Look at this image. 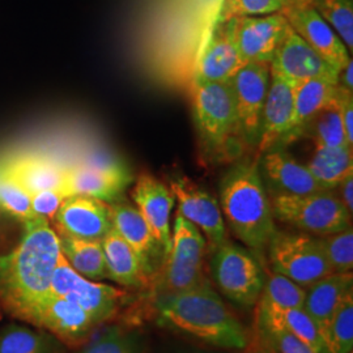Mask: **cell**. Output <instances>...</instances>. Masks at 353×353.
Wrapping results in <instances>:
<instances>
[{
	"label": "cell",
	"instance_id": "1",
	"mask_svg": "<svg viewBox=\"0 0 353 353\" xmlns=\"http://www.w3.org/2000/svg\"><path fill=\"white\" fill-rule=\"evenodd\" d=\"M59 255V237L48 219L33 216L24 221L17 246L0 256V306L23 321L50 293Z\"/></svg>",
	"mask_w": 353,
	"mask_h": 353
},
{
	"label": "cell",
	"instance_id": "2",
	"mask_svg": "<svg viewBox=\"0 0 353 353\" xmlns=\"http://www.w3.org/2000/svg\"><path fill=\"white\" fill-rule=\"evenodd\" d=\"M156 312L165 326L207 344L225 350H243L248 345L245 327L210 284L160 294Z\"/></svg>",
	"mask_w": 353,
	"mask_h": 353
},
{
	"label": "cell",
	"instance_id": "3",
	"mask_svg": "<svg viewBox=\"0 0 353 353\" xmlns=\"http://www.w3.org/2000/svg\"><path fill=\"white\" fill-rule=\"evenodd\" d=\"M219 196L234 236L252 252H263L276 227L258 163L233 165L220 181Z\"/></svg>",
	"mask_w": 353,
	"mask_h": 353
},
{
	"label": "cell",
	"instance_id": "4",
	"mask_svg": "<svg viewBox=\"0 0 353 353\" xmlns=\"http://www.w3.org/2000/svg\"><path fill=\"white\" fill-rule=\"evenodd\" d=\"M192 109L204 151L217 159H234L245 144L232 81H195Z\"/></svg>",
	"mask_w": 353,
	"mask_h": 353
},
{
	"label": "cell",
	"instance_id": "5",
	"mask_svg": "<svg viewBox=\"0 0 353 353\" xmlns=\"http://www.w3.org/2000/svg\"><path fill=\"white\" fill-rule=\"evenodd\" d=\"M270 202L276 220L316 237L351 227L352 216L332 191L270 196Z\"/></svg>",
	"mask_w": 353,
	"mask_h": 353
},
{
	"label": "cell",
	"instance_id": "6",
	"mask_svg": "<svg viewBox=\"0 0 353 353\" xmlns=\"http://www.w3.org/2000/svg\"><path fill=\"white\" fill-rule=\"evenodd\" d=\"M265 250L272 272L290 279L303 288L334 274L319 237L313 234L276 229Z\"/></svg>",
	"mask_w": 353,
	"mask_h": 353
},
{
	"label": "cell",
	"instance_id": "7",
	"mask_svg": "<svg viewBox=\"0 0 353 353\" xmlns=\"http://www.w3.org/2000/svg\"><path fill=\"white\" fill-rule=\"evenodd\" d=\"M211 272L220 292L239 306H254L265 287L263 268L254 252L228 240L214 249Z\"/></svg>",
	"mask_w": 353,
	"mask_h": 353
},
{
	"label": "cell",
	"instance_id": "8",
	"mask_svg": "<svg viewBox=\"0 0 353 353\" xmlns=\"http://www.w3.org/2000/svg\"><path fill=\"white\" fill-rule=\"evenodd\" d=\"M207 240L202 232L176 214L172 227L170 249L165 256L163 293H176L208 285L203 274Z\"/></svg>",
	"mask_w": 353,
	"mask_h": 353
},
{
	"label": "cell",
	"instance_id": "9",
	"mask_svg": "<svg viewBox=\"0 0 353 353\" xmlns=\"http://www.w3.org/2000/svg\"><path fill=\"white\" fill-rule=\"evenodd\" d=\"M50 293L64 297L88 314L96 325L110 321L126 301L125 292L77 274L62 252L51 279Z\"/></svg>",
	"mask_w": 353,
	"mask_h": 353
},
{
	"label": "cell",
	"instance_id": "10",
	"mask_svg": "<svg viewBox=\"0 0 353 353\" xmlns=\"http://www.w3.org/2000/svg\"><path fill=\"white\" fill-rule=\"evenodd\" d=\"M132 176L126 166L110 157L93 156L88 160L67 168L64 194L68 196L83 195L102 202H117Z\"/></svg>",
	"mask_w": 353,
	"mask_h": 353
},
{
	"label": "cell",
	"instance_id": "11",
	"mask_svg": "<svg viewBox=\"0 0 353 353\" xmlns=\"http://www.w3.org/2000/svg\"><path fill=\"white\" fill-rule=\"evenodd\" d=\"M280 12L288 26L338 71L352 58L341 37L309 0H288Z\"/></svg>",
	"mask_w": 353,
	"mask_h": 353
},
{
	"label": "cell",
	"instance_id": "12",
	"mask_svg": "<svg viewBox=\"0 0 353 353\" xmlns=\"http://www.w3.org/2000/svg\"><path fill=\"white\" fill-rule=\"evenodd\" d=\"M168 186L178 203V214L202 232L211 248L228 241L227 224L214 196L183 176L172 178Z\"/></svg>",
	"mask_w": 353,
	"mask_h": 353
},
{
	"label": "cell",
	"instance_id": "13",
	"mask_svg": "<svg viewBox=\"0 0 353 353\" xmlns=\"http://www.w3.org/2000/svg\"><path fill=\"white\" fill-rule=\"evenodd\" d=\"M23 321L70 345L85 341L97 326L80 306L52 293L39 300Z\"/></svg>",
	"mask_w": 353,
	"mask_h": 353
},
{
	"label": "cell",
	"instance_id": "14",
	"mask_svg": "<svg viewBox=\"0 0 353 353\" xmlns=\"http://www.w3.org/2000/svg\"><path fill=\"white\" fill-rule=\"evenodd\" d=\"M243 144L256 147L270 85V64L248 63L232 80Z\"/></svg>",
	"mask_w": 353,
	"mask_h": 353
},
{
	"label": "cell",
	"instance_id": "15",
	"mask_svg": "<svg viewBox=\"0 0 353 353\" xmlns=\"http://www.w3.org/2000/svg\"><path fill=\"white\" fill-rule=\"evenodd\" d=\"M270 74L299 84L318 77L338 79L339 71L288 26L270 63Z\"/></svg>",
	"mask_w": 353,
	"mask_h": 353
},
{
	"label": "cell",
	"instance_id": "16",
	"mask_svg": "<svg viewBox=\"0 0 353 353\" xmlns=\"http://www.w3.org/2000/svg\"><path fill=\"white\" fill-rule=\"evenodd\" d=\"M287 28L281 12L232 19L236 46L248 63H271Z\"/></svg>",
	"mask_w": 353,
	"mask_h": 353
},
{
	"label": "cell",
	"instance_id": "17",
	"mask_svg": "<svg viewBox=\"0 0 353 353\" xmlns=\"http://www.w3.org/2000/svg\"><path fill=\"white\" fill-rule=\"evenodd\" d=\"M54 224L59 236L101 241L113 229L110 203L83 195L68 196L55 214Z\"/></svg>",
	"mask_w": 353,
	"mask_h": 353
},
{
	"label": "cell",
	"instance_id": "18",
	"mask_svg": "<svg viewBox=\"0 0 353 353\" xmlns=\"http://www.w3.org/2000/svg\"><path fill=\"white\" fill-rule=\"evenodd\" d=\"M131 198L166 256L172 240L170 217L176 204L173 192L156 176L141 174L131 190Z\"/></svg>",
	"mask_w": 353,
	"mask_h": 353
},
{
	"label": "cell",
	"instance_id": "19",
	"mask_svg": "<svg viewBox=\"0 0 353 353\" xmlns=\"http://www.w3.org/2000/svg\"><path fill=\"white\" fill-rule=\"evenodd\" d=\"M261 156L258 168L268 196L306 195L326 191L318 185L306 165L300 164L284 148L276 147Z\"/></svg>",
	"mask_w": 353,
	"mask_h": 353
},
{
	"label": "cell",
	"instance_id": "20",
	"mask_svg": "<svg viewBox=\"0 0 353 353\" xmlns=\"http://www.w3.org/2000/svg\"><path fill=\"white\" fill-rule=\"evenodd\" d=\"M246 64L233 38L232 19L220 20L198 63L195 81H232Z\"/></svg>",
	"mask_w": 353,
	"mask_h": 353
},
{
	"label": "cell",
	"instance_id": "21",
	"mask_svg": "<svg viewBox=\"0 0 353 353\" xmlns=\"http://www.w3.org/2000/svg\"><path fill=\"white\" fill-rule=\"evenodd\" d=\"M294 85L288 80L270 74V85L265 96L261 134L256 150L259 154L276 148L288 131L292 113Z\"/></svg>",
	"mask_w": 353,
	"mask_h": 353
},
{
	"label": "cell",
	"instance_id": "22",
	"mask_svg": "<svg viewBox=\"0 0 353 353\" xmlns=\"http://www.w3.org/2000/svg\"><path fill=\"white\" fill-rule=\"evenodd\" d=\"M113 229L126 241L139 258L147 278L154 272L161 248L154 240L151 229L137 207L125 202L110 203Z\"/></svg>",
	"mask_w": 353,
	"mask_h": 353
},
{
	"label": "cell",
	"instance_id": "23",
	"mask_svg": "<svg viewBox=\"0 0 353 353\" xmlns=\"http://www.w3.org/2000/svg\"><path fill=\"white\" fill-rule=\"evenodd\" d=\"M6 174L19 182L32 195L43 190L63 191L67 168L48 156L28 153L7 157Z\"/></svg>",
	"mask_w": 353,
	"mask_h": 353
},
{
	"label": "cell",
	"instance_id": "24",
	"mask_svg": "<svg viewBox=\"0 0 353 353\" xmlns=\"http://www.w3.org/2000/svg\"><path fill=\"white\" fill-rule=\"evenodd\" d=\"M338 89V79L318 77L306 80L294 85L293 113L288 131L280 141L279 147L284 148L287 144L300 139L303 127L325 105L331 101Z\"/></svg>",
	"mask_w": 353,
	"mask_h": 353
},
{
	"label": "cell",
	"instance_id": "25",
	"mask_svg": "<svg viewBox=\"0 0 353 353\" xmlns=\"http://www.w3.org/2000/svg\"><path fill=\"white\" fill-rule=\"evenodd\" d=\"M352 272L330 274L307 287L303 310L314 319L318 327H323L344 299L352 293Z\"/></svg>",
	"mask_w": 353,
	"mask_h": 353
},
{
	"label": "cell",
	"instance_id": "26",
	"mask_svg": "<svg viewBox=\"0 0 353 353\" xmlns=\"http://www.w3.org/2000/svg\"><path fill=\"white\" fill-rule=\"evenodd\" d=\"M101 246L106 278L127 288H138L147 281L138 255L114 229L102 239Z\"/></svg>",
	"mask_w": 353,
	"mask_h": 353
},
{
	"label": "cell",
	"instance_id": "27",
	"mask_svg": "<svg viewBox=\"0 0 353 353\" xmlns=\"http://www.w3.org/2000/svg\"><path fill=\"white\" fill-rule=\"evenodd\" d=\"M306 168L322 189L331 191L353 174V147H316Z\"/></svg>",
	"mask_w": 353,
	"mask_h": 353
},
{
	"label": "cell",
	"instance_id": "28",
	"mask_svg": "<svg viewBox=\"0 0 353 353\" xmlns=\"http://www.w3.org/2000/svg\"><path fill=\"white\" fill-rule=\"evenodd\" d=\"M256 303L258 312L263 313L283 327L290 330L292 334L301 339L314 352H323V343L319 334V327L314 319L303 310V307H280L267 301L263 297H259Z\"/></svg>",
	"mask_w": 353,
	"mask_h": 353
},
{
	"label": "cell",
	"instance_id": "29",
	"mask_svg": "<svg viewBox=\"0 0 353 353\" xmlns=\"http://www.w3.org/2000/svg\"><path fill=\"white\" fill-rule=\"evenodd\" d=\"M63 343L50 332L11 323L0 330V353H62Z\"/></svg>",
	"mask_w": 353,
	"mask_h": 353
},
{
	"label": "cell",
	"instance_id": "30",
	"mask_svg": "<svg viewBox=\"0 0 353 353\" xmlns=\"http://www.w3.org/2000/svg\"><path fill=\"white\" fill-rule=\"evenodd\" d=\"M61 252L77 274L89 280L106 278L101 241L81 240L59 236Z\"/></svg>",
	"mask_w": 353,
	"mask_h": 353
},
{
	"label": "cell",
	"instance_id": "31",
	"mask_svg": "<svg viewBox=\"0 0 353 353\" xmlns=\"http://www.w3.org/2000/svg\"><path fill=\"white\" fill-rule=\"evenodd\" d=\"M300 139H310L316 147H343L350 145L345 139L341 123V105L338 89L335 97L325 105L303 127ZM351 147V145H350Z\"/></svg>",
	"mask_w": 353,
	"mask_h": 353
},
{
	"label": "cell",
	"instance_id": "32",
	"mask_svg": "<svg viewBox=\"0 0 353 353\" xmlns=\"http://www.w3.org/2000/svg\"><path fill=\"white\" fill-rule=\"evenodd\" d=\"M319 334L326 352H352L353 292L344 299L327 323L319 328Z\"/></svg>",
	"mask_w": 353,
	"mask_h": 353
},
{
	"label": "cell",
	"instance_id": "33",
	"mask_svg": "<svg viewBox=\"0 0 353 353\" xmlns=\"http://www.w3.org/2000/svg\"><path fill=\"white\" fill-rule=\"evenodd\" d=\"M256 325L261 341L270 353H316L290 330L258 312Z\"/></svg>",
	"mask_w": 353,
	"mask_h": 353
},
{
	"label": "cell",
	"instance_id": "34",
	"mask_svg": "<svg viewBox=\"0 0 353 353\" xmlns=\"http://www.w3.org/2000/svg\"><path fill=\"white\" fill-rule=\"evenodd\" d=\"M341 37L343 43L353 51V0H309Z\"/></svg>",
	"mask_w": 353,
	"mask_h": 353
},
{
	"label": "cell",
	"instance_id": "35",
	"mask_svg": "<svg viewBox=\"0 0 353 353\" xmlns=\"http://www.w3.org/2000/svg\"><path fill=\"white\" fill-rule=\"evenodd\" d=\"M328 265L335 274H348L353 268V229L351 227L319 237Z\"/></svg>",
	"mask_w": 353,
	"mask_h": 353
},
{
	"label": "cell",
	"instance_id": "36",
	"mask_svg": "<svg viewBox=\"0 0 353 353\" xmlns=\"http://www.w3.org/2000/svg\"><path fill=\"white\" fill-rule=\"evenodd\" d=\"M306 288L280 274L272 272L265 280L261 297L280 307H303Z\"/></svg>",
	"mask_w": 353,
	"mask_h": 353
},
{
	"label": "cell",
	"instance_id": "37",
	"mask_svg": "<svg viewBox=\"0 0 353 353\" xmlns=\"http://www.w3.org/2000/svg\"><path fill=\"white\" fill-rule=\"evenodd\" d=\"M79 353H143L139 335L121 327L108 328Z\"/></svg>",
	"mask_w": 353,
	"mask_h": 353
},
{
	"label": "cell",
	"instance_id": "38",
	"mask_svg": "<svg viewBox=\"0 0 353 353\" xmlns=\"http://www.w3.org/2000/svg\"><path fill=\"white\" fill-rule=\"evenodd\" d=\"M0 208L23 223L33 217L30 194L19 182L6 174L0 179Z\"/></svg>",
	"mask_w": 353,
	"mask_h": 353
},
{
	"label": "cell",
	"instance_id": "39",
	"mask_svg": "<svg viewBox=\"0 0 353 353\" xmlns=\"http://www.w3.org/2000/svg\"><path fill=\"white\" fill-rule=\"evenodd\" d=\"M288 0H223L221 20L280 12Z\"/></svg>",
	"mask_w": 353,
	"mask_h": 353
},
{
	"label": "cell",
	"instance_id": "40",
	"mask_svg": "<svg viewBox=\"0 0 353 353\" xmlns=\"http://www.w3.org/2000/svg\"><path fill=\"white\" fill-rule=\"evenodd\" d=\"M65 194L62 190H43L30 195L32 214L37 217L54 220L61 204L65 199Z\"/></svg>",
	"mask_w": 353,
	"mask_h": 353
},
{
	"label": "cell",
	"instance_id": "41",
	"mask_svg": "<svg viewBox=\"0 0 353 353\" xmlns=\"http://www.w3.org/2000/svg\"><path fill=\"white\" fill-rule=\"evenodd\" d=\"M338 99L341 105V117L345 139L353 147V92L338 85Z\"/></svg>",
	"mask_w": 353,
	"mask_h": 353
},
{
	"label": "cell",
	"instance_id": "42",
	"mask_svg": "<svg viewBox=\"0 0 353 353\" xmlns=\"http://www.w3.org/2000/svg\"><path fill=\"white\" fill-rule=\"evenodd\" d=\"M336 198L341 201L348 214H353V174L345 176L341 183L334 190H331Z\"/></svg>",
	"mask_w": 353,
	"mask_h": 353
},
{
	"label": "cell",
	"instance_id": "43",
	"mask_svg": "<svg viewBox=\"0 0 353 353\" xmlns=\"http://www.w3.org/2000/svg\"><path fill=\"white\" fill-rule=\"evenodd\" d=\"M338 85L341 88L353 92V61L352 58L339 71Z\"/></svg>",
	"mask_w": 353,
	"mask_h": 353
},
{
	"label": "cell",
	"instance_id": "44",
	"mask_svg": "<svg viewBox=\"0 0 353 353\" xmlns=\"http://www.w3.org/2000/svg\"><path fill=\"white\" fill-rule=\"evenodd\" d=\"M4 169H6V159H0V179L4 176Z\"/></svg>",
	"mask_w": 353,
	"mask_h": 353
},
{
	"label": "cell",
	"instance_id": "45",
	"mask_svg": "<svg viewBox=\"0 0 353 353\" xmlns=\"http://www.w3.org/2000/svg\"><path fill=\"white\" fill-rule=\"evenodd\" d=\"M195 353H203V352H195Z\"/></svg>",
	"mask_w": 353,
	"mask_h": 353
}]
</instances>
